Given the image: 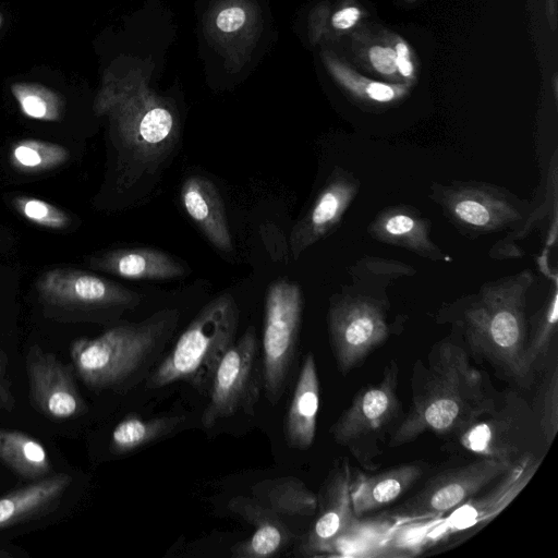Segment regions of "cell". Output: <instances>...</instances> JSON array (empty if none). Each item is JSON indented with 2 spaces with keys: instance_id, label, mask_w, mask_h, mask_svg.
Returning a JSON list of instances; mask_svg holds the SVG:
<instances>
[{
  "instance_id": "obj_1",
  "label": "cell",
  "mask_w": 558,
  "mask_h": 558,
  "mask_svg": "<svg viewBox=\"0 0 558 558\" xmlns=\"http://www.w3.org/2000/svg\"><path fill=\"white\" fill-rule=\"evenodd\" d=\"M411 391V407L390 433L389 447L403 446L426 432L453 436L489 410L498 396L488 375L471 363L465 345L452 337L416 360Z\"/></svg>"
},
{
  "instance_id": "obj_2",
  "label": "cell",
  "mask_w": 558,
  "mask_h": 558,
  "mask_svg": "<svg viewBox=\"0 0 558 558\" xmlns=\"http://www.w3.org/2000/svg\"><path fill=\"white\" fill-rule=\"evenodd\" d=\"M179 319L177 310L166 308L98 337L76 339L70 349L75 374L94 390L129 391L159 363Z\"/></svg>"
},
{
  "instance_id": "obj_3",
  "label": "cell",
  "mask_w": 558,
  "mask_h": 558,
  "mask_svg": "<svg viewBox=\"0 0 558 558\" xmlns=\"http://www.w3.org/2000/svg\"><path fill=\"white\" fill-rule=\"evenodd\" d=\"M532 282L533 274L523 270L485 283L454 322L470 354L522 388L533 381L523 365L526 295Z\"/></svg>"
},
{
  "instance_id": "obj_4",
  "label": "cell",
  "mask_w": 558,
  "mask_h": 558,
  "mask_svg": "<svg viewBox=\"0 0 558 558\" xmlns=\"http://www.w3.org/2000/svg\"><path fill=\"white\" fill-rule=\"evenodd\" d=\"M240 322L235 300L223 293L207 303L145 380L157 389L184 381L207 396L214 372L234 343Z\"/></svg>"
},
{
  "instance_id": "obj_5",
  "label": "cell",
  "mask_w": 558,
  "mask_h": 558,
  "mask_svg": "<svg viewBox=\"0 0 558 558\" xmlns=\"http://www.w3.org/2000/svg\"><path fill=\"white\" fill-rule=\"evenodd\" d=\"M451 437L464 452L509 462L549 448L533 404L515 390L498 392L489 410Z\"/></svg>"
},
{
  "instance_id": "obj_6",
  "label": "cell",
  "mask_w": 558,
  "mask_h": 558,
  "mask_svg": "<svg viewBox=\"0 0 558 558\" xmlns=\"http://www.w3.org/2000/svg\"><path fill=\"white\" fill-rule=\"evenodd\" d=\"M543 458L532 453L520 458L489 485V490L472 496L439 518L399 524L397 546L428 547L459 534L477 532L523 490Z\"/></svg>"
},
{
  "instance_id": "obj_7",
  "label": "cell",
  "mask_w": 558,
  "mask_h": 558,
  "mask_svg": "<svg viewBox=\"0 0 558 558\" xmlns=\"http://www.w3.org/2000/svg\"><path fill=\"white\" fill-rule=\"evenodd\" d=\"M303 295L296 282L279 279L266 292L262 337L263 390L271 404L284 393L295 359Z\"/></svg>"
},
{
  "instance_id": "obj_8",
  "label": "cell",
  "mask_w": 558,
  "mask_h": 558,
  "mask_svg": "<svg viewBox=\"0 0 558 558\" xmlns=\"http://www.w3.org/2000/svg\"><path fill=\"white\" fill-rule=\"evenodd\" d=\"M399 367L395 360L387 365L381 379L356 392L347 410L331 425L332 439L349 448L365 466L373 469L374 457L379 454L377 441L401 413L398 398Z\"/></svg>"
},
{
  "instance_id": "obj_9",
  "label": "cell",
  "mask_w": 558,
  "mask_h": 558,
  "mask_svg": "<svg viewBox=\"0 0 558 558\" xmlns=\"http://www.w3.org/2000/svg\"><path fill=\"white\" fill-rule=\"evenodd\" d=\"M430 197L446 218L470 236L514 227L531 209V205L508 190L476 181L436 184Z\"/></svg>"
},
{
  "instance_id": "obj_10",
  "label": "cell",
  "mask_w": 558,
  "mask_h": 558,
  "mask_svg": "<svg viewBox=\"0 0 558 558\" xmlns=\"http://www.w3.org/2000/svg\"><path fill=\"white\" fill-rule=\"evenodd\" d=\"M263 390V367L259 340L248 327L227 350L218 363L202 414V424L213 427L239 412L253 415Z\"/></svg>"
},
{
  "instance_id": "obj_11",
  "label": "cell",
  "mask_w": 558,
  "mask_h": 558,
  "mask_svg": "<svg viewBox=\"0 0 558 558\" xmlns=\"http://www.w3.org/2000/svg\"><path fill=\"white\" fill-rule=\"evenodd\" d=\"M514 462L478 458L438 473L389 514L398 525L439 518L485 489Z\"/></svg>"
},
{
  "instance_id": "obj_12",
  "label": "cell",
  "mask_w": 558,
  "mask_h": 558,
  "mask_svg": "<svg viewBox=\"0 0 558 558\" xmlns=\"http://www.w3.org/2000/svg\"><path fill=\"white\" fill-rule=\"evenodd\" d=\"M328 333L338 369L347 374L387 340L386 307L366 295L338 296L330 302Z\"/></svg>"
},
{
  "instance_id": "obj_13",
  "label": "cell",
  "mask_w": 558,
  "mask_h": 558,
  "mask_svg": "<svg viewBox=\"0 0 558 558\" xmlns=\"http://www.w3.org/2000/svg\"><path fill=\"white\" fill-rule=\"evenodd\" d=\"M36 288L40 300L51 306L84 311H124L136 307L141 295L94 274L56 268L44 272Z\"/></svg>"
},
{
  "instance_id": "obj_14",
  "label": "cell",
  "mask_w": 558,
  "mask_h": 558,
  "mask_svg": "<svg viewBox=\"0 0 558 558\" xmlns=\"http://www.w3.org/2000/svg\"><path fill=\"white\" fill-rule=\"evenodd\" d=\"M351 478L348 461H337L317 495L316 519L296 546L299 556L332 555L338 541L352 527Z\"/></svg>"
},
{
  "instance_id": "obj_15",
  "label": "cell",
  "mask_w": 558,
  "mask_h": 558,
  "mask_svg": "<svg viewBox=\"0 0 558 558\" xmlns=\"http://www.w3.org/2000/svg\"><path fill=\"white\" fill-rule=\"evenodd\" d=\"M32 407L51 420H69L86 412V404L75 383L74 367L62 363L39 345L26 355Z\"/></svg>"
},
{
  "instance_id": "obj_16",
  "label": "cell",
  "mask_w": 558,
  "mask_h": 558,
  "mask_svg": "<svg viewBox=\"0 0 558 558\" xmlns=\"http://www.w3.org/2000/svg\"><path fill=\"white\" fill-rule=\"evenodd\" d=\"M359 190L360 181L352 172L342 168L331 172L311 208L291 230L290 250L295 259L340 223Z\"/></svg>"
},
{
  "instance_id": "obj_17",
  "label": "cell",
  "mask_w": 558,
  "mask_h": 558,
  "mask_svg": "<svg viewBox=\"0 0 558 558\" xmlns=\"http://www.w3.org/2000/svg\"><path fill=\"white\" fill-rule=\"evenodd\" d=\"M367 232L376 241L405 248L423 257L448 259L429 236V220L412 207L397 205L383 209L368 225Z\"/></svg>"
},
{
  "instance_id": "obj_18",
  "label": "cell",
  "mask_w": 558,
  "mask_h": 558,
  "mask_svg": "<svg viewBox=\"0 0 558 558\" xmlns=\"http://www.w3.org/2000/svg\"><path fill=\"white\" fill-rule=\"evenodd\" d=\"M228 508L254 526V533L248 538L236 543L231 548L233 557H272L291 543L293 534L283 519L253 497L235 496L229 500Z\"/></svg>"
},
{
  "instance_id": "obj_19",
  "label": "cell",
  "mask_w": 558,
  "mask_h": 558,
  "mask_svg": "<svg viewBox=\"0 0 558 558\" xmlns=\"http://www.w3.org/2000/svg\"><path fill=\"white\" fill-rule=\"evenodd\" d=\"M181 202L190 218L219 251H232L223 201L216 185L207 178L193 175L181 187Z\"/></svg>"
},
{
  "instance_id": "obj_20",
  "label": "cell",
  "mask_w": 558,
  "mask_h": 558,
  "mask_svg": "<svg viewBox=\"0 0 558 558\" xmlns=\"http://www.w3.org/2000/svg\"><path fill=\"white\" fill-rule=\"evenodd\" d=\"M319 379L315 357L308 352L303 361L284 425L290 448L307 450L315 439L319 410Z\"/></svg>"
},
{
  "instance_id": "obj_21",
  "label": "cell",
  "mask_w": 558,
  "mask_h": 558,
  "mask_svg": "<svg viewBox=\"0 0 558 558\" xmlns=\"http://www.w3.org/2000/svg\"><path fill=\"white\" fill-rule=\"evenodd\" d=\"M422 463H404L383 472L351 478V501L354 515L360 517L384 508L407 493L423 475Z\"/></svg>"
},
{
  "instance_id": "obj_22",
  "label": "cell",
  "mask_w": 558,
  "mask_h": 558,
  "mask_svg": "<svg viewBox=\"0 0 558 558\" xmlns=\"http://www.w3.org/2000/svg\"><path fill=\"white\" fill-rule=\"evenodd\" d=\"M101 271L133 280H165L184 276V266L171 255L151 247H124L93 257Z\"/></svg>"
},
{
  "instance_id": "obj_23",
  "label": "cell",
  "mask_w": 558,
  "mask_h": 558,
  "mask_svg": "<svg viewBox=\"0 0 558 558\" xmlns=\"http://www.w3.org/2000/svg\"><path fill=\"white\" fill-rule=\"evenodd\" d=\"M71 484L69 474H52L0 497V530L52 511Z\"/></svg>"
},
{
  "instance_id": "obj_24",
  "label": "cell",
  "mask_w": 558,
  "mask_h": 558,
  "mask_svg": "<svg viewBox=\"0 0 558 558\" xmlns=\"http://www.w3.org/2000/svg\"><path fill=\"white\" fill-rule=\"evenodd\" d=\"M251 497L281 518L311 517L317 509V495L292 475L255 483L251 487Z\"/></svg>"
},
{
  "instance_id": "obj_25",
  "label": "cell",
  "mask_w": 558,
  "mask_h": 558,
  "mask_svg": "<svg viewBox=\"0 0 558 558\" xmlns=\"http://www.w3.org/2000/svg\"><path fill=\"white\" fill-rule=\"evenodd\" d=\"M0 461L19 476L38 481L52 475L46 448L33 436L0 427Z\"/></svg>"
},
{
  "instance_id": "obj_26",
  "label": "cell",
  "mask_w": 558,
  "mask_h": 558,
  "mask_svg": "<svg viewBox=\"0 0 558 558\" xmlns=\"http://www.w3.org/2000/svg\"><path fill=\"white\" fill-rule=\"evenodd\" d=\"M184 421L179 415H160L143 418L126 416L113 428L110 449L116 454H125L154 442L178 428Z\"/></svg>"
},
{
  "instance_id": "obj_27",
  "label": "cell",
  "mask_w": 558,
  "mask_h": 558,
  "mask_svg": "<svg viewBox=\"0 0 558 558\" xmlns=\"http://www.w3.org/2000/svg\"><path fill=\"white\" fill-rule=\"evenodd\" d=\"M554 288L543 307L533 319L531 337L526 339L523 352V365L527 375L534 379L535 372L546 359L556 336L558 320V289Z\"/></svg>"
},
{
  "instance_id": "obj_28",
  "label": "cell",
  "mask_w": 558,
  "mask_h": 558,
  "mask_svg": "<svg viewBox=\"0 0 558 558\" xmlns=\"http://www.w3.org/2000/svg\"><path fill=\"white\" fill-rule=\"evenodd\" d=\"M69 157V150L58 143L27 138L11 146L9 162L19 172L39 173L64 165Z\"/></svg>"
},
{
  "instance_id": "obj_29",
  "label": "cell",
  "mask_w": 558,
  "mask_h": 558,
  "mask_svg": "<svg viewBox=\"0 0 558 558\" xmlns=\"http://www.w3.org/2000/svg\"><path fill=\"white\" fill-rule=\"evenodd\" d=\"M10 92L21 112L33 120L56 122L63 118L65 101L56 90L33 82H15Z\"/></svg>"
},
{
  "instance_id": "obj_30",
  "label": "cell",
  "mask_w": 558,
  "mask_h": 558,
  "mask_svg": "<svg viewBox=\"0 0 558 558\" xmlns=\"http://www.w3.org/2000/svg\"><path fill=\"white\" fill-rule=\"evenodd\" d=\"M557 207V154L555 153L551 158V163L548 172V186L546 190L545 198L543 199L541 206L534 210V215L529 213L526 217L515 226L513 233L509 234L504 241L497 243L493 247V256H497L495 258H509L514 256L513 254V242L520 240L521 238L526 236L531 230L535 227L536 221L539 219L543 220L547 213H550V209Z\"/></svg>"
},
{
  "instance_id": "obj_31",
  "label": "cell",
  "mask_w": 558,
  "mask_h": 558,
  "mask_svg": "<svg viewBox=\"0 0 558 558\" xmlns=\"http://www.w3.org/2000/svg\"><path fill=\"white\" fill-rule=\"evenodd\" d=\"M545 442L551 446L558 432V367L547 371L533 403Z\"/></svg>"
},
{
  "instance_id": "obj_32",
  "label": "cell",
  "mask_w": 558,
  "mask_h": 558,
  "mask_svg": "<svg viewBox=\"0 0 558 558\" xmlns=\"http://www.w3.org/2000/svg\"><path fill=\"white\" fill-rule=\"evenodd\" d=\"M12 206L24 219L43 228L61 230L71 223V218L64 210L37 197L16 196Z\"/></svg>"
},
{
  "instance_id": "obj_33",
  "label": "cell",
  "mask_w": 558,
  "mask_h": 558,
  "mask_svg": "<svg viewBox=\"0 0 558 558\" xmlns=\"http://www.w3.org/2000/svg\"><path fill=\"white\" fill-rule=\"evenodd\" d=\"M369 59L380 73L391 74L397 70L396 51L391 48L375 46L369 50Z\"/></svg>"
},
{
  "instance_id": "obj_34",
  "label": "cell",
  "mask_w": 558,
  "mask_h": 558,
  "mask_svg": "<svg viewBox=\"0 0 558 558\" xmlns=\"http://www.w3.org/2000/svg\"><path fill=\"white\" fill-rule=\"evenodd\" d=\"M15 405V399L8 378V357L0 350V411H11Z\"/></svg>"
},
{
  "instance_id": "obj_35",
  "label": "cell",
  "mask_w": 558,
  "mask_h": 558,
  "mask_svg": "<svg viewBox=\"0 0 558 558\" xmlns=\"http://www.w3.org/2000/svg\"><path fill=\"white\" fill-rule=\"evenodd\" d=\"M245 20L244 11L240 8H229L221 11L216 24L223 32H233L239 29Z\"/></svg>"
},
{
  "instance_id": "obj_36",
  "label": "cell",
  "mask_w": 558,
  "mask_h": 558,
  "mask_svg": "<svg viewBox=\"0 0 558 558\" xmlns=\"http://www.w3.org/2000/svg\"><path fill=\"white\" fill-rule=\"evenodd\" d=\"M365 92L371 99L380 102L390 101L396 97V92L392 87L378 82L368 84Z\"/></svg>"
},
{
  "instance_id": "obj_37",
  "label": "cell",
  "mask_w": 558,
  "mask_h": 558,
  "mask_svg": "<svg viewBox=\"0 0 558 558\" xmlns=\"http://www.w3.org/2000/svg\"><path fill=\"white\" fill-rule=\"evenodd\" d=\"M360 17V11L356 8H345L337 12L332 17V24L337 28H349Z\"/></svg>"
},
{
  "instance_id": "obj_38",
  "label": "cell",
  "mask_w": 558,
  "mask_h": 558,
  "mask_svg": "<svg viewBox=\"0 0 558 558\" xmlns=\"http://www.w3.org/2000/svg\"><path fill=\"white\" fill-rule=\"evenodd\" d=\"M396 62L397 68L404 76H410L413 71L412 63L409 60V50L405 44L399 43L396 46Z\"/></svg>"
},
{
  "instance_id": "obj_39",
  "label": "cell",
  "mask_w": 558,
  "mask_h": 558,
  "mask_svg": "<svg viewBox=\"0 0 558 558\" xmlns=\"http://www.w3.org/2000/svg\"><path fill=\"white\" fill-rule=\"evenodd\" d=\"M2 22H3V15H2V13L0 12V28H1Z\"/></svg>"
}]
</instances>
